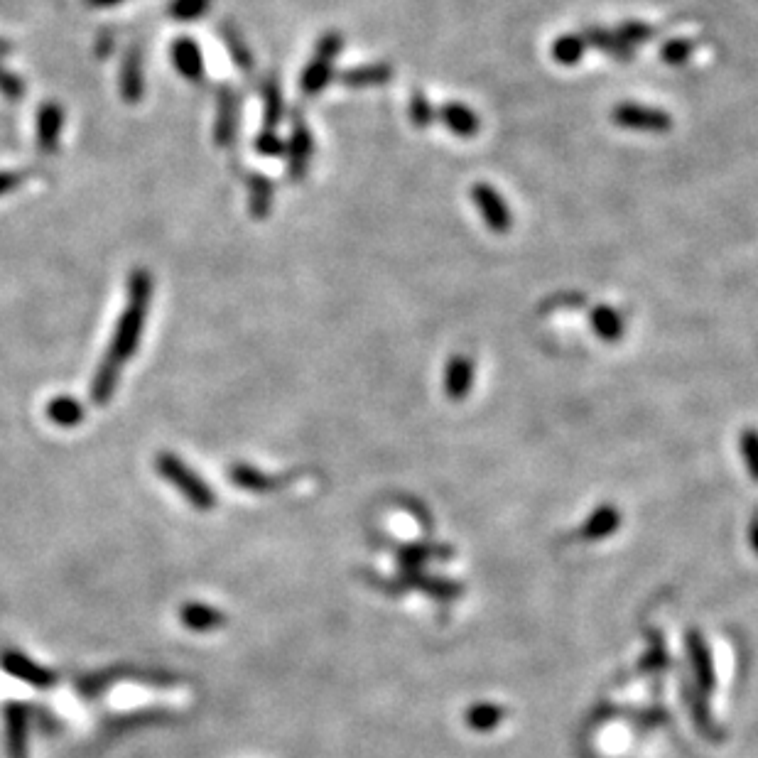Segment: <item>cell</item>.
<instances>
[{
	"mask_svg": "<svg viewBox=\"0 0 758 758\" xmlns=\"http://www.w3.org/2000/svg\"><path fill=\"white\" fill-rule=\"evenodd\" d=\"M616 35L621 40L628 42V45H646L655 37V27L648 23H641V20H624L619 27H616Z\"/></svg>",
	"mask_w": 758,
	"mask_h": 758,
	"instance_id": "d590c367",
	"label": "cell"
},
{
	"mask_svg": "<svg viewBox=\"0 0 758 758\" xmlns=\"http://www.w3.org/2000/svg\"><path fill=\"white\" fill-rule=\"evenodd\" d=\"M214 0H170L167 5V15L177 23H194V20L202 18L204 13L211 8Z\"/></svg>",
	"mask_w": 758,
	"mask_h": 758,
	"instance_id": "1f68e13d",
	"label": "cell"
},
{
	"mask_svg": "<svg viewBox=\"0 0 758 758\" xmlns=\"http://www.w3.org/2000/svg\"><path fill=\"white\" fill-rule=\"evenodd\" d=\"M692 52H695V42L685 40V37H678V40H668L660 50V59L670 67H682L685 62H690Z\"/></svg>",
	"mask_w": 758,
	"mask_h": 758,
	"instance_id": "e575fe53",
	"label": "cell"
},
{
	"mask_svg": "<svg viewBox=\"0 0 758 758\" xmlns=\"http://www.w3.org/2000/svg\"><path fill=\"white\" fill-rule=\"evenodd\" d=\"M437 118H440L454 135H459V138H474V135L481 131V121L474 108L457 104V101L442 106L440 111H437Z\"/></svg>",
	"mask_w": 758,
	"mask_h": 758,
	"instance_id": "e0dca14e",
	"label": "cell"
},
{
	"mask_svg": "<svg viewBox=\"0 0 758 758\" xmlns=\"http://www.w3.org/2000/svg\"><path fill=\"white\" fill-rule=\"evenodd\" d=\"M25 180L23 172H0V197H3L5 192H10V189L20 187Z\"/></svg>",
	"mask_w": 758,
	"mask_h": 758,
	"instance_id": "ab89813d",
	"label": "cell"
},
{
	"mask_svg": "<svg viewBox=\"0 0 758 758\" xmlns=\"http://www.w3.org/2000/svg\"><path fill=\"white\" fill-rule=\"evenodd\" d=\"M739 449L741 457H744L746 471H749L751 479L758 484V430L756 427H746L739 435Z\"/></svg>",
	"mask_w": 758,
	"mask_h": 758,
	"instance_id": "836d02e7",
	"label": "cell"
},
{
	"mask_svg": "<svg viewBox=\"0 0 758 758\" xmlns=\"http://www.w3.org/2000/svg\"><path fill=\"white\" fill-rule=\"evenodd\" d=\"M180 619L189 631H197V633L219 631V628L226 624V616L221 614L219 609H214V606L202 604V602L184 604L180 611Z\"/></svg>",
	"mask_w": 758,
	"mask_h": 758,
	"instance_id": "d6986e66",
	"label": "cell"
},
{
	"mask_svg": "<svg viewBox=\"0 0 758 758\" xmlns=\"http://www.w3.org/2000/svg\"><path fill=\"white\" fill-rule=\"evenodd\" d=\"M285 150H288V180L302 182V177L307 175V167H310L312 153H314L312 131L305 126V123H302V118H295L290 143Z\"/></svg>",
	"mask_w": 758,
	"mask_h": 758,
	"instance_id": "ba28073f",
	"label": "cell"
},
{
	"mask_svg": "<svg viewBox=\"0 0 758 758\" xmlns=\"http://www.w3.org/2000/svg\"><path fill=\"white\" fill-rule=\"evenodd\" d=\"M155 469L167 484L175 486L180 494L192 503L197 511H211L216 506V496L211 486L194 469H189L177 454L160 452L155 459Z\"/></svg>",
	"mask_w": 758,
	"mask_h": 758,
	"instance_id": "7a4b0ae2",
	"label": "cell"
},
{
	"mask_svg": "<svg viewBox=\"0 0 758 758\" xmlns=\"http://www.w3.org/2000/svg\"><path fill=\"white\" fill-rule=\"evenodd\" d=\"M395 587L418 589V592L427 594L432 599H440V602H452V599H459L464 594V587L459 582L425 575L422 570H400Z\"/></svg>",
	"mask_w": 758,
	"mask_h": 758,
	"instance_id": "52a82bcc",
	"label": "cell"
},
{
	"mask_svg": "<svg viewBox=\"0 0 758 758\" xmlns=\"http://www.w3.org/2000/svg\"><path fill=\"white\" fill-rule=\"evenodd\" d=\"M749 543H751V550L758 555V511L754 513V518H751V525H749Z\"/></svg>",
	"mask_w": 758,
	"mask_h": 758,
	"instance_id": "60d3db41",
	"label": "cell"
},
{
	"mask_svg": "<svg viewBox=\"0 0 758 758\" xmlns=\"http://www.w3.org/2000/svg\"><path fill=\"white\" fill-rule=\"evenodd\" d=\"M587 42H584L582 35H560L555 42H552V59L557 64H565V67H575L584 59V52H587Z\"/></svg>",
	"mask_w": 758,
	"mask_h": 758,
	"instance_id": "f546056e",
	"label": "cell"
},
{
	"mask_svg": "<svg viewBox=\"0 0 758 758\" xmlns=\"http://www.w3.org/2000/svg\"><path fill=\"white\" fill-rule=\"evenodd\" d=\"M219 32H221V40H224L226 50H229V54H231V59L236 62V67L243 69V72H251L253 64L256 62H253V52H251V47L246 45V40H243L241 32H238L236 27L229 25V23L221 25Z\"/></svg>",
	"mask_w": 758,
	"mask_h": 758,
	"instance_id": "83f0119b",
	"label": "cell"
},
{
	"mask_svg": "<svg viewBox=\"0 0 758 758\" xmlns=\"http://www.w3.org/2000/svg\"><path fill=\"white\" fill-rule=\"evenodd\" d=\"M508 717V709L501 705H494V702H476L471 705L467 712H464V724L471 729V732H494L503 724V719Z\"/></svg>",
	"mask_w": 758,
	"mask_h": 758,
	"instance_id": "ffe728a7",
	"label": "cell"
},
{
	"mask_svg": "<svg viewBox=\"0 0 758 758\" xmlns=\"http://www.w3.org/2000/svg\"><path fill=\"white\" fill-rule=\"evenodd\" d=\"M344 37L341 32H324L314 47V59L305 67L300 79V89L305 96H317L324 86L334 79V62H337Z\"/></svg>",
	"mask_w": 758,
	"mask_h": 758,
	"instance_id": "3957f363",
	"label": "cell"
},
{
	"mask_svg": "<svg viewBox=\"0 0 758 758\" xmlns=\"http://www.w3.org/2000/svg\"><path fill=\"white\" fill-rule=\"evenodd\" d=\"M121 368L123 366L118 364V361H113L111 356H104V361L96 368L94 381H91V400H94L96 405H106L108 400L116 395Z\"/></svg>",
	"mask_w": 758,
	"mask_h": 758,
	"instance_id": "603a6c76",
	"label": "cell"
},
{
	"mask_svg": "<svg viewBox=\"0 0 758 758\" xmlns=\"http://www.w3.org/2000/svg\"><path fill=\"white\" fill-rule=\"evenodd\" d=\"M685 646L687 655H690L692 670H695V685L702 695H712L714 687H717V675H714V660L709 653V646L697 628H690L685 633Z\"/></svg>",
	"mask_w": 758,
	"mask_h": 758,
	"instance_id": "8992f818",
	"label": "cell"
},
{
	"mask_svg": "<svg viewBox=\"0 0 758 758\" xmlns=\"http://www.w3.org/2000/svg\"><path fill=\"white\" fill-rule=\"evenodd\" d=\"M651 638H653L651 651L643 655L641 663H638V670H641V673H653V670L668 668V651H665L663 636H660V633H651Z\"/></svg>",
	"mask_w": 758,
	"mask_h": 758,
	"instance_id": "8d00e7d4",
	"label": "cell"
},
{
	"mask_svg": "<svg viewBox=\"0 0 758 758\" xmlns=\"http://www.w3.org/2000/svg\"><path fill=\"white\" fill-rule=\"evenodd\" d=\"M611 121L626 131L643 133H665L673 128V116L668 111L641 104H619L611 111Z\"/></svg>",
	"mask_w": 758,
	"mask_h": 758,
	"instance_id": "277c9868",
	"label": "cell"
},
{
	"mask_svg": "<svg viewBox=\"0 0 758 758\" xmlns=\"http://www.w3.org/2000/svg\"><path fill=\"white\" fill-rule=\"evenodd\" d=\"M256 150L263 157H283L285 155V143L273 131L263 128L261 135L256 138Z\"/></svg>",
	"mask_w": 758,
	"mask_h": 758,
	"instance_id": "74e56055",
	"label": "cell"
},
{
	"mask_svg": "<svg viewBox=\"0 0 758 758\" xmlns=\"http://www.w3.org/2000/svg\"><path fill=\"white\" fill-rule=\"evenodd\" d=\"M123 0H86L89 8H113V5H121Z\"/></svg>",
	"mask_w": 758,
	"mask_h": 758,
	"instance_id": "b9f144b4",
	"label": "cell"
},
{
	"mask_svg": "<svg viewBox=\"0 0 758 758\" xmlns=\"http://www.w3.org/2000/svg\"><path fill=\"white\" fill-rule=\"evenodd\" d=\"M5 739L10 758H27V709L20 702L5 707Z\"/></svg>",
	"mask_w": 758,
	"mask_h": 758,
	"instance_id": "5bb4252c",
	"label": "cell"
},
{
	"mask_svg": "<svg viewBox=\"0 0 758 758\" xmlns=\"http://www.w3.org/2000/svg\"><path fill=\"white\" fill-rule=\"evenodd\" d=\"M248 184H251V199H248V209H251V214L256 216V219H265V216L270 214V209H273L275 184L270 182L268 177H263L261 172H256Z\"/></svg>",
	"mask_w": 758,
	"mask_h": 758,
	"instance_id": "f1b7e54d",
	"label": "cell"
},
{
	"mask_svg": "<svg viewBox=\"0 0 758 758\" xmlns=\"http://www.w3.org/2000/svg\"><path fill=\"white\" fill-rule=\"evenodd\" d=\"M64 126V111L59 104H45L37 113V145L42 153H54L59 148V135Z\"/></svg>",
	"mask_w": 758,
	"mask_h": 758,
	"instance_id": "2e32d148",
	"label": "cell"
},
{
	"mask_svg": "<svg viewBox=\"0 0 758 758\" xmlns=\"http://www.w3.org/2000/svg\"><path fill=\"white\" fill-rule=\"evenodd\" d=\"M0 663H3L5 673L27 682V685L37 687V690H47V687L54 685V675L50 673V670L37 665L35 660H30L23 653H15V651L3 653V660H0Z\"/></svg>",
	"mask_w": 758,
	"mask_h": 758,
	"instance_id": "9c48e42d",
	"label": "cell"
},
{
	"mask_svg": "<svg viewBox=\"0 0 758 758\" xmlns=\"http://www.w3.org/2000/svg\"><path fill=\"white\" fill-rule=\"evenodd\" d=\"M170 54L177 72H180L184 79L192 81V84H199V81L204 79V57L197 42L189 40V37H180V40H175V45H172Z\"/></svg>",
	"mask_w": 758,
	"mask_h": 758,
	"instance_id": "7c38bea8",
	"label": "cell"
},
{
	"mask_svg": "<svg viewBox=\"0 0 758 758\" xmlns=\"http://www.w3.org/2000/svg\"><path fill=\"white\" fill-rule=\"evenodd\" d=\"M0 91H3L5 99L20 101L25 94V84L18 77H15V74L5 72V69L0 67Z\"/></svg>",
	"mask_w": 758,
	"mask_h": 758,
	"instance_id": "f35d334b",
	"label": "cell"
},
{
	"mask_svg": "<svg viewBox=\"0 0 758 758\" xmlns=\"http://www.w3.org/2000/svg\"><path fill=\"white\" fill-rule=\"evenodd\" d=\"M408 116H410V123H413L415 128H427L437 121L435 106L430 104V99H427L422 91H413V96H410Z\"/></svg>",
	"mask_w": 758,
	"mask_h": 758,
	"instance_id": "d6a6232c",
	"label": "cell"
},
{
	"mask_svg": "<svg viewBox=\"0 0 758 758\" xmlns=\"http://www.w3.org/2000/svg\"><path fill=\"white\" fill-rule=\"evenodd\" d=\"M216 126H214V140L216 145L226 148V145L234 143L236 138V99L234 91L221 89L219 91V106H216Z\"/></svg>",
	"mask_w": 758,
	"mask_h": 758,
	"instance_id": "7402d4cb",
	"label": "cell"
},
{
	"mask_svg": "<svg viewBox=\"0 0 758 758\" xmlns=\"http://www.w3.org/2000/svg\"><path fill=\"white\" fill-rule=\"evenodd\" d=\"M47 420L59 427H77L84 420V408L79 400L69 398V395H59L47 403Z\"/></svg>",
	"mask_w": 758,
	"mask_h": 758,
	"instance_id": "4316f807",
	"label": "cell"
},
{
	"mask_svg": "<svg viewBox=\"0 0 758 758\" xmlns=\"http://www.w3.org/2000/svg\"><path fill=\"white\" fill-rule=\"evenodd\" d=\"M454 550L449 545H432V543H413L400 545L395 550V560H398L400 570H420L425 562L432 560H447L452 557Z\"/></svg>",
	"mask_w": 758,
	"mask_h": 758,
	"instance_id": "9a60e30c",
	"label": "cell"
},
{
	"mask_svg": "<svg viewBox=\"0 0 758 758\" xmlns=\"http://www.w3.org/2000/svg\"><path fill=\"white\" fill-rule=\"evenodd\" d=\"M579 35L584 37V42H587L589 47L606 52L611 59H616V62H633V57H636V52H633V47L628 45V42L621 40L616 32L604 30V27L587 25Z\"/></svg>",
	"mask_w": 758,
	"mask_h": 758,
	"instance_id": "8fae6325",
	"label": "cell"
},
{
	"mask_svg": "<svg viewBox=\"0 0 758 758\" xmlns=\"http://www.w3.org/2000/svg\"><path fill=\"white\" fill-rule=\"evenodd\" d=\"M621 525V511L614 506V503H602V506L594 508L592 516L584 521L582 528H579V535L589 543H597V540L609 538L619 530Z\"/></svg>",
	"mask_w": 758,
	"mask_h": 758,
	"instance_id": "4fadbf2b",
	"label": "cell"
},
{
	"mask_svg": "<svg viewBox=\"0 0 758 758\" xmlns=\"http://www.w3.org/2000/svg\"><path fill=\"white\" fill-rule=\"evenodd\" d=\"M263 116L268 131H273L280 123V118H283V91H280L275 79H268L263 84Z\"/></svg>",
	"mask_w": 758,
	"mask_h": 758,
	"instance_id": "4dcf8cb0",
	"label": "cell"
},
{
	"mask_svg": "<svg viewBox=\"0 0 758 758\" xmlns=\"http://www.w3.org/2000/svg\"><path fill=\"white\" fill-rule=\"evenodd\" d=\"M150 297H153V278L145 268H135L128 275V302L123 310L121 319L116 324V334H113L108 354L118 364H126L131 356H135L140 337H143L145 317H148Z\"/></svg>",
	"mask_w": 758,
	"mask_h": 758,
	"instance_id": "6da1fadb",
	"label": "cell"
},
{
	"mask_svg": "<svg viewBox=\"0 0 758 758\" xmlns=\"http://www.w3.org/2000/svg\"><path fill=\"white\" fill-rule=\"evenodd\" d=\"M445 395L452 403H459L471 393L474 386V361L469 356L457 354L447 361L445 366Z\"/></svg>",
	"mask_w": 758,
	"mask_h": 758,
	"instance_id": "30bf717a",
	"label": "cell"
},
{
	"mask_svg": "<svg viewBox=\"0 0 758 758\" xmlns=\"http://www.w3.org/2000/svg\"><path fill=\"white\" fill-rule=\"evenodd\" d=\"M682 692H685V700H687V707H690L692 719H695V727L700 729L702 736H707L709 741L719 744V741L724 739V734L719 732L717 724H714V719H712V714H709L707 702H705L707 695H702V692L697 690V685H685V690Z\"/></svg>",
	"mask_w": 758,
	"mask_h": 758,
	"instance_id": "44dd1931",
	"label": "cell"
},
{
	"mask_svg": "<svg viewBox=\"0 0 758 758\" xmlns=\"http://www.w3.org/2000/svg\"><path fill=\"white\" fill-rule=\"evenodd\" d=\"M229 479L234 481L238 489L253 491V494H268V491H275V486H278V481L270 479L261 469L248 467V464H236V467H231Z\"/></svg>",
	"mask_w": 758,
	"mask_h": 758,
	"instance_id": "484cf974",
	"label": "cell"
},
{
	"mask_svg": "<svg viewBox=\"0 0 758 758\" xmlns=\"http://www.w3.org/2000/svg\"><path fill=\"white\" fill-rule=\"evenodd\" d=\"M145 79H143V59H140L138 47L128 50L121 67V96L126 104H138L143 99Z\"/></svg>",
	"mask_w": 758,
	"mask_h": 758,
	"instance_id": "ac0fdd59",
	"label": "cell"
},
{
	"mask_svg": "<svg viewBox=\"0 0 758 758\" xmlns=\"http://www.w3.org/2000/svg\"><path fill=\"white\" fill-rule=\"evenodd\" d=\"M471 202L476 204L481 219H484V224L489 226L494 234H508V231H511V226H513L511 207H508L506 199H503L501 194L491 187V184L476 182L474 187H471Z\"/></svg>",
	"mask_w": 758,
	"mask_h": 758,
	"instance_id": "5b68a950",
	"label": "cell"
},
{
	"mask_svg": "<svg viewBox=\"0 0 758 758\" xmlns=\"http://www.w3.org/2000/svg\"><path fill=\"white\" fill-rule=\"evenodd\" d=\"M393 79L391 64H361V67L346 69L339 81L351 89H368V86H383Z\"/></svg>",
	"mask_w": 758,
	"mask_h": 758,
	"instance_id": "cb8c5ba5",
	"label": "cell"
},
{
	"mask_svg": "<svg viewBox=\"0 0 758 758\" xmlns=\"http://www.w3.org/2000/svg\"><path fill=\"white\" fill-rule=\"evenodd\" d=\"M589 322H592L594 334H597L602 341L614 344V341H619L621 337H624V329H626L624 317H621V314L616 312L611 305L594 307L592 314H589Z\"/></svg>",
	"mask_w": 758,
	"mask_h": 758,
	"instance_id": "d4e9b609",
	"label": "cell"
}]
</instances>
